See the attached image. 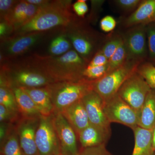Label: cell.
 Masks as SVG:
<instances>
[{
  "mask_svg": "<svg viewBox=\"0 0 155 155\" xmlns=\"http://www.w3.org/2000/svg\"><path fill=\"white\" fill-rule=\"evenodd\" d=\"M155 125V90L151 89L141 108L138 126L152 130Z\"/></svg>",
  "mask_w": 155,
  "mask_h": 155,
  "instance_id": "7402d4cb",
  "label": "cell"
},
{
  "mask_svg": "<svg viewBox=\"0 0 155 155\" xmlns=\"http://www.w3.org/2000/svg\"><path fill=\"white\" fill-rule=\"evenodd\" d=\"M122 35L127 53V61L143 63L148 57L146 25L130 27Z\"/></svg>",
  "mask_w": 155,
  "mask_h": 155,
  "instance_id": "30bf717a",
  "label": "cell"
},
{
  "mask_svg": "<svg viewBox=\"0 0 155 155\" xmlns=\"http://www.w3.org/2000/svg\"><path fill=\"white\" fill-rule=\"evenodd\" d=\"M21 87L33 101L41 116H51L54 112L51 95L46 86L40 87Z\"/></svg>",
  "mask_w": 155,
  "mask_h": 155,
  "instance_id": "d6986e66",
  "label": "cell"
},
{
  "mask_svg": "<svg viewBox=\"0 0 155 155\" xmlns=\"http://www.w3.org/2000/svg\"><path fill=\"white\" fill-rule=\"evenodd\" d=\"M0 75L6 78L11 86L43 87L55 82L25 59L17 62L10 60L1 63Z\"/></svg>",
  "mask_w": 155,
  "mask_h": 155,
  "instance_id": "3957f363",
  "label": "cell"
},
{
  "mask_svg": "<svg viewBox=\"0 0 155 155\" xmlns=\"http://www.w3.org/2000/svg\"><path fill=\"white\" fill-rule=\"evenodd\" d=\"M152 149L153 152H155V125L152 129Z\"/></svg>",
  "mask_w": 155,
  "mask_h": 155,
  "instance_id": "8d00e7d4",
  "label": "cell"
},
{
  "mask_svg": "<svg viewBox=\"0 0 155 155\" xmlns=\"http://www.w3.org/2000/svg\"><path fill=\"white\" fill-rule=\"evenodd\" d=\"M82 101L90 124L111 131V123L105 114L102 98L96 92L92 90L82 98Z\"/></svg>",
  "mask_w": 155,
  "mask_h": 155,
  "instance_id": "5bb4252c",
  "label": "cell"
},
{
  "mask_svg": "<svg viewBox=\"0 0 155 155\" xmlns=\"http://www.w3.org/2000/svg\"><path fill=\"white\" fill-rule=\"evenodd\" d=\"M151 155H155V152H154Z\"/></svg>",
  "mask_w": 155,
  "mask_h": 155,
  "instance_id": "74e56055",
  "label": "cell"
},
{
  "mask_svg": "<svg viewBox=\"0 0 155 155\" xmlns=\"http://www.w3.org/2000/svg\"><path fill=\"white\" fill-rule=\"evenodd\" d=\"M108 61L101 49L92 58L91 61L87 64V67H96L108 65Z\"/></svg>",
  "mask_w": 155,
  "mask_h": 155,
  "instance_id": "d6a6232c",
  "label": "cell"
},
{
  "mask_svg": "<svg viewBox=\"0 0 155 155\" xmlns=\"http://www.w3.org/2000/svg\"><path fill=\"white\" fill-rule=\"evenodd\" d=\"M93 82L84 79L58 81L46 86L49 92L54 112H61L93 89Z\"/></svg>",
  "mask_w": 155,
  "mask_h": 155,
  "instance_id": "277c9868",
  "label": "cell"
},
{
  "mask_svg": "<svg viewBox=\"0 0 155 155\" xmlns=\"http://www.w3.org/2000/svg\"><path fill=\"white\" fill-rule=\"evenodd\" d=\"M108 65L100 67H87L83 73V79L94 82L101 79L108 72Z\"/></svg>",
  "mask_w": 155,
  "mask_h": 155,
  "instance_id": "4316f807",
  "label": "cell"
},
{
  "mask_svg": "<svg viewBox=\"0 0 155 155\" xmlns=\"http://www.w3.org/2000/svg\"><path fill=\"white\" fill-rule=\"evenodd\" d=\"M41 8L31 5L26 0L19 1L5 20L2 21L7 22L13 28L14 33L35 17Z\"/></svg>",
  "mask_w": 155,
  "mask_h": 155,
  "instance_id": "9a60e30c",
  "label": "cell"
},
{
  "mask_svg": "<svg viewBox=\"0 0 155 155\" xmlns=\"http://www.w3.org/2000/svg\"><path fill=\"white\" fill-rule=\"evenodd\" d=\"M13 28L5 21L0 22V38L2 39L11 36L14 33Z\"/></svg>",
  "mask_w": 155,
  "mask_h": 155,
  "instance_id": "e575fe53",
  "label": "cell"
},
{
  "mask_svg": "<svg viewBox=\"0 0 155 155\" xmlns=\"http://www.w3.org/2000/svg\"><path fill=\"white\" fill-rule=\"evenodd\" d=\"M61 113L73 127L77 136L90 124L82 99L65 108Z\"/></svg>",
  "mask_w": 155,
  "mask_h": 155,
  "instance_id": "2e32d148",
  "label": "cell"
},
{
  "mask_svg": "<svg viewBox=\"0 0 155 155\" xmlns=\"http://www.w3.org/2000/svg\"><path fill=\"white\" fill-rule=\"evenodd\" d=\"M141 2L140 0H116L114 2L122 11L133 12L138 8Z\"/></svg>",
  "mask_w": 155,
  "mask_h": 155,
  "instance_id": "f546056e",
  "label": "cell"
},
{
  "mask_svg": "<svg viewBox=\"0 0 155 155\" xmlns=\"http://www.w3.org/2000/svg\"><path fill=\"white\" fill-rule=\"evenodd\" d=\"M155 22V0L142 1L135 11L125 19L124 26L130 28L139 25H147Z\"/></svg>",
  "mask_w": 155,
  "mask_h": 155,
  "instance_id": "e0dca14e",
  "label": "cell"
},
{
  "mask_svg": "<svg viewBox=\"0 0 155 155\" xmlns=\"http://www.w3.org/2000/svg\"><path fill=\"white\" fill-rule=\"evenodd\" d=\"M104 110L110 123H119L132 130L138 126V114L118 94L104 101Z\"/></svg>",
  "mask_w": 155,
  "mask_h": 155,
  "instance_id": "9c48e42d",
  "label": "cell"
},
{
  "mask_svg": "<svg viewBox=\"0 0 155 155\" xmlns=\"http://www.w3.org/2000/svg\"><path fill=\"white\" fill-rule=\"evenodd\" d=\"M116 19L114 17L107 15L103 17L100 21V28L104 32H110L116 28Z\"/></svg>",
  "mask_w": 155,
  "mask_h": 155,
  "instance_id": "1f68e13d",
  "label": "cell"
},
{
  "mask_svg": "<svg viewBox=\"0 0 155 155\" xmlns=\"http://www.w3.org/2000/svg\"><path fill=\"white\" fill-rule=\"evenodd\" d=\"M26 1L31 5L39 7H44L51 2L48 0H26Z\"/></svg>",
  "mask_w": 155,
  "mask_h": 155,
  "instance_id": "d590c367",
  "label": "cell"
},
{
  "mask_svg": "<svg viewBox=\"0 0 155 155\" xmlns=\"http://www.w3.org/2000/svg\"><path fill=\"white\" fill-rule=\"evenodd\" d=\"M25 60L55 82L83 79L88 64L74 49L58 57L35 54Z\"/></svg>",
  "mask_w": 155,
  "mask_h": 155,
  "instance_id": "6da1fadb",
  "label": "cell"
},
{
  "mask_svg": "<svg viewBox=\"0 0 155 155\" xmlns=\"http://www.w3.org/2000/svg\"><path fill=\"white\" fill-rule=\"evenodd\" d=\"M40 118L20 117L14 125L24 155H39L35 135Z\"/></svg>",
  "mask_w": 155,
  "mask_h": 155,
  "instance_id": "4fadbf2b",
  "label": "cell"
},
{
  "mask_svg": "<svg viewBox=\"0 0 155 155\" xmlns=\"http://www.w3.org/2000/svg\"><path fill=\"white\" fill-rule=\"evenodd\" d=\"M140 63L127 61L123 65L93 82V89L104 101L117 94L119 89L130 75L137 70Z\"/></svg>",
  "mask_w": 155,
  "mask_h": 155,
  "instance_id": "8992f818",
  "label": "cell"
},
{
  "mask_svg": "<svg viewBox=\"0 0 155 155\" xmlns=\"http://www.w3.org/2000/svg\"><path fill=\"white\" fill-rule=\"evenodd\" d=\"M1 155H24L14 125L6 138L1 143Z\"/></svg>",
  "mask_w": 155,
  "mask_h": 155,
  "instance_id": "cb8c5ba5",
  "label": "cell"
},
{
  "mask_svg": "<svg viewBox=\"0 0 155 155\" xmlns=\"http://www.w3.org/2000/svg\"><path fill=\"white\" fill-rule=\"evenodd\" d=\"M146 33L148 49V58L151 62H155V22L146 25Z\"/></svg>",
  "mask_w": 155,
  "mask_h": 155,
  "instance_id": "83f0119b",
  "label": "cell"
},
{
  "mask_svg": "<svg viewBox=\"0 0 155 155\" xmlns=\"http://www.w3.org/2000/svg\"><path fill=\"white\" fill-rule=\"evenodd\" d=\"M72 2L69 0L51 1L42 7L35 17L13 35L46 32L58 27L63 29L67 27L78 19L72 12Z\"/></svg>",
  "mask_w": 155,
  "mask_h": 155,
  "instance_id": "7a4b0ae2",
  "label": "cell"
},
{
  "mask_svg": "<svg viewBox=\"0 0 155 155\" xmlns=\"http://www.w3.org/2000/svg\"><path fill=\"white\" fill-rule=\"evenodd\" d=\"M16 98L20 117L40 118L41 115L29 95L19 87L11 86Z\"/></svg>",
  "mask_w": 155,
  "mask_h": 155,
  "instance_id": "ffe728a7",
  "label": "cell"
},
{
  "mask_svg": "<svg viewBox=\"0 0 155 155\" xmlns=\"http://www.w3.org/2000/svg\"><path fill=\"white\" fill-rule=\"evenodd\" d=\"M53 123L58 135L62 155H78L77 135L61 112L52 114Z\"/></svg>",
  "mask_w": 155,
  "mask_h": 155,
  "instance_id": "7c38bea8",
  "label": "cell"
},
{
  "mask_svg": "<svg viewBox=\"0 0 155 155\" xmlns=\"http://www.w3.org/2000/svg\"><path fill=\"white\" fill-rule=\"evenodd\" d=\"M72 49L74 48L71 41L62 31L51 41L48 52L50 56L58 57L63 55Z\"/></svg>",
  "mask_w": 155,
  "mask_h": 155,
  "instance_id": "d4e9b609",
  "label": "cell"
},
{
  "mask_svg": "<svg viewBox=\"0 0 155 155\" xmlns=\"http://www.w3.org/2000/svg\"><path fill=\"white\" fill-rule=\"evenodd\" d=\"M19 1L0 0V20H5Z\"/></svg>",
  "mask_w": 155,
  "mask_h": 155,
  "instance_id": "4dcf8cb0",
  "label": "cell"
},
{
  "mask_svg": "<svg viewBox=\"0 0 155 155\" xmlns=\"http://www.w3.org/2000/svg\"><path fill=\"white\" fill-rule=\"evenodd\" d=\"M151 89L137 70L125 81L117 94L139 116L141 108Z\"/></svg>",
  "mask_w": 155,
  "mask_h": 155,
  "instance_id": "ba28073f",
  "label": "cell"
},
{
  "mask_svg": "<svg viewBox=\"0 0 155 155\" xmlns=\"http://www.w3.org/2000/svg\"><path fill=\"white\" fill-rule=\"evenodd\" d=\"M62 31L71 41L74 49L87 64L100 49L96 33L80 19H78L63 28Z\"/></svg>",
  "mask_w": 155,
  "mask_h": 155,
  "instance_id": "5b68a950",
  "label": "cell"
},
{
  "mask_svg": "<svg viewBox=\"0 0 155 155\" xmlns=\"http://www.w3.org/2000/svg\"><path fill=\"white\" fill-rule=\"evenodd\" d=\"M78 155H112L106 147V145H101L87 148H81Z\"/></svg>",
  "mask_w": 155,
  "mask_h": 155,
  "instance_id": "f1b7e54d",
  "label": "cell"
},
{
  "mask_svg": "<svg viewBox=\"0 0 155 155\" xmlns=\"http://www.w3.org/2000/svg\"><path fill=\"white\" fill-rule=\"evenodd\" d=\"M86 0H78L72 5V10L78 17L83 18L88 11Z\"/></svg>",
  "mask_w": 155,
  "mask_h": 155,
  "instance_id": "836d02e7",
  "label": "cell"
},
{
  "mask_svg": "<svg viewBox=\"0 0 155 155\" xmlns=\"http://www.w3.org/2000/svg\"><path fill=\"white\" fill-rule=\"evenodd\" d=\"M62 155V154H60V155Z\"/></svg>",
  "mask_w": 155,
  "mask_h": 155,
  "instance_id": "f35d334b",
  "label": "cell"
},
{
  "mask_svg": "<svg viewBox=\"0 0 155 155\" xmlns=\"http://www.w3.org/2000/svg\"><path fill=\"white\" fill-rule=\"evenodd\" d=\"M137 72L146 81L151 88L155 90V66L150 62L142 63Z\"/></svg>",
  "mask_w": 155,
  "mask_h": 155,
  "instance_id": "484cf974",
  "label": "cell"
},
{
  "mask_svg": "<svg viewBox=\"0 0 155 155\" xmlns=\"http://www.w3.org/2000/svg\"><path fill=\"white\" fill-rule=\"evenodd\" d=\"M35 143L39 155L61 154L60 143L53 123L52 115L41 117L36 130Z\"/></svg>",
  "mask_w": 155,
  "mask_h": 155,
  "instance_id": "8fae6325",
  "label": "cell"
},
{
  "mask_svg": "<svg viewBox=\"0 0 155 155\" xmlns=\"http://www.w3.org/2000/svg\"><path fill=\"white\" fill-rule=\"evenodd\" d=\"M0 104L20 117L14 91L8 81L2 75H0Z\"/></svg>",
  "mask_w": 155,
  "mask_h": 155,
  "instance_id": "603a6c76",
  "label": "cell"
},
{
  "mask_svg": "<svg viewBox=\"0 0 155 155\" xmlns=\"http://www.w3.org/2000/svg\"><path fill=\"white\" fill-rule=\"evenodd\" d=\"M134 147L132 155H151L152 149V130L137 126L133 129Z\"/></svg>",
  "mask_w": 155,
  "mask_h": 155,
  "instance_id": "44dd1931",
  "label": "cell"
},
{
  "mask_svg": "<svg viewBox=\"0 0 155 155\" xmlns=\"http://www.w3.org/2000/svg\"><path fill=\"white\" fill-rule=\"evenodd\" d=\"M45 32L14 35L1 39V63L12 60L31 49L43 38Z\"/></svg>",
  "mask_w": 155,
  "mask_h": 155,
  "instance_id": "52a82bcc",
  "label": "cell"
},
{
  "mask_svg": "<svg viewBox=\"0 0 155 155\" xmlns=\"http://www.w3.org/2000/svg\"><path fill=\"white\" fill-rule=\"evenodd\" d=\"M111 131L90 124L78 135L81 148L97 146L106 144Z\"/></svg>",
  "mask_w": 155,
  "mask_h": 155,
  "instance_id": "ac0fdd59",
  "label": "cell"
}]
</instances>
